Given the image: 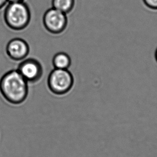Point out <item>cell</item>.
<instances>
[{
  "mask_svg": "<svg viewBox=\"0 0 157 157\" xmlns=\"http://www.w3.org/2000/svg\"><path fill=\"white\" fill-rule=\"evenodd\" d=\"M53 8L63 13H70L75 6V0H52Z\"/></svg>",
  "mask_w": 157,
  "mask_h": 157,
  "instance_id": "cell-8",
  "label": "cell"
},
{
  "mask_svg": "<svg viewBox=\"0 0 157 157\" xmlns=\"http://www.w3.org/2000/svg\"><path fill=\"white\" fill-rule=\"evenodd\" d=\"M72 61L70 56L66 53L60 52L57 53L53 58V66L55 68L68 70L71 65Z\"/></svg>",
  "mask_w": 157,
  "mask_h": 157,
  "instance_id": "cell-7",
  "label": "cell"
},
{
  "mask_svg": "<svg viewBox=\"0 0 157 157\" xmlns=\"http://www.w3.org/2000/svg\"><path fill=\"white\" fill-rule=\"evenodd\" d=\"M67 14L54 8H51L44 13L43 22L48 32L55 35L63 33L68 24Z\"/></svg>",
  "mask_w": 157,
  "mask_h": 157,
  "instance_id": "cell-4",
  "label": "cell"
},
{
  "mask_svg": "<svg viewBox=\"0 0 157 157\" xmlns=\"http://www.w3.org/2000/svg\"><path fill=\"white\" fill-rule=\"evenodd\" d=\"M74 83V77L68 70L55 68L48 78V89L56 95H64L71 90Z\"/></svg>",
  "mask_w": 157,
  "mask_h": 157,
  "instance_id": "cell-3",
  "label": "cell"
},
{
  "mask_svg": "<svg viewBox=\"0 0 157 157\" xmlns=\"http://www.w3.org/2000/svg\"><path fill=\"white\" fill-rule=\"evenodd\" d=\"M8 56L14 61H22L25 59L30 52L28 43L21 38L11 39L6 46Z\"/></svg>",
  "mask_w": 157,
  "mask_h": 157,
  "instance_id": "cell-6",
  "label": "cell"
},
{
  "mask_svg": "<svg viewBox=\"0 0 157 157\" xmlns=\"http://www.w3.org/2000/svg\"><path fill=\"white\" fill-rule=\"evenodd\" d=\"M8 2V0H0V10L3 8Z\"/></svg>",
  "mask_w": 157,
  "mask_h": 157,
  "instance_id": "cell-10",
  "label": "cell"
},
{
  "mask_svg": "<svg viewBox=\"0 0 157 157\" xmlns=\"http://www.w3.org/2000/svg\"><path fill=\"white\" fill-rule=\"evenodd\" d=\"M3 17L6 24L11 30H23L30 23V9L24 1L9 2L5 8Z\"/></svg>",
  "mask_w": 157,
  "mask_h": 157,
  "instance_id": "cell-2",
  "label": "cell"
},
{
  "mask_svg": "<svg viewBox=\"0 0 157 157\" xmlns=\"http://www.w3.org/2000/svg\"><path fill=\"white\" fill-rule=\"evenodd\" d=\"M146 7L152 10H157V0H143Z\"/></svg>",
  "mask_w": 157,
  "mask_h": 157,
  "instance_id": "cell-9",
  "label": "cell"
},
{
  "mask_svg": "<svg viewBox=\"0 0 157 157\" xmlns=\"http://www.w3.org/2000/svg\"><path fill=\"white\" fill-rule=\"evenodd\" d=\"M28 83L17 69L10 70L0 78V93L10 104L21 105L28 96Z\"/></svg>",
  "mask_w": 157,
  "mask_h": 157,
  "instance_id": "cell-1",
  "label": "cell"
},
{
  "mask_svg": "<svg viewBox=\"0 0 157 157\" xmlns=\"http://www.w3.org/2000/svg\"><path fill=\"white\" fill-rule=\"evenodd\" d=\"M17 70L26 81L36 83L40 80L43 74V68L37 59L28 58L23 60Z\"/></svg>",
  "mask_w": 157,
  "mask_h": 157,
  "instance_id": "cell-5",
  "label": "cell"
},
{
  "mask_svg": "<svg viewBox=\"0 0 157 157\" xmlns=\"http://www.w3.org/2000/svg\"><path fill=\"white\" fill-rule=\"evenodd\" d=\"M155 60H156L157 63V48L156 49V50H155Z\"/></svg>",
  "mask_w": 157,
  "mask_h": 157,
  "instance_id": "cell-12",
  "label": "cell"
},
{
  "mask_svg": "<svg viewBox=\"0 0 157 157\" xmlns=\"http://www.w3.org/2000/svg\"><path fill=\"white\" fill-rule=\"evenodd\" d=\"M24 0H8L9 2H23Z\"/></svg>",
  "mask_w": 157,
  "mask_h": 157,
  "instance_id": "cell-11",
  "label": "cell"
}]
</instances>
